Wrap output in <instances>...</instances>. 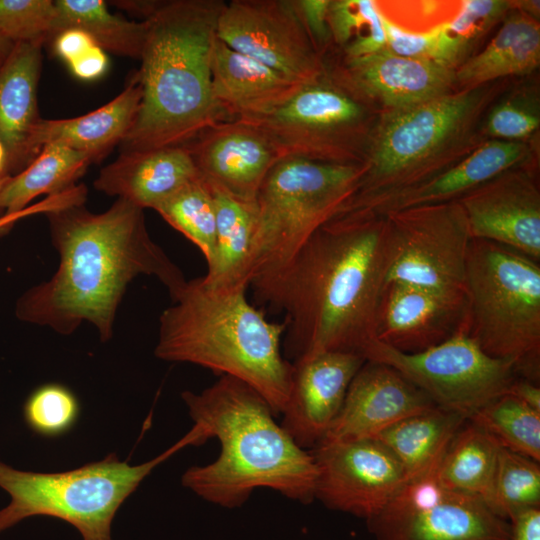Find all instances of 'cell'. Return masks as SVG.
I'll use <instances>...</instances> for the list:
<instances>
[{"instance_id":"cell-29","label":"cell","mask_w":540,"mask_h":540,"mask_svg":"<svg viewBox=\"0 0 540 540\" xmlns=\"http://www.w3.org/2000/svg\"><path fill=\"white\" fill-rule=\"evenodd\" d=\"M210 188L216 211L215 251L206 275L201 278L212 287L249 288L247 273L255 230V204Z\"/></svg>"},{"instance_id":"cell-50","label":"cell","mask_w":540,"mask_h":540,"mask_svg":"<svg viewBox=\"0 0 540 540\" xmlns=\"http://www.w3.org/2000/svg\"><path fill=\"white\" fill-rule=\"evenodd\" d=\"M4 165H5V150L0 142V177L6 176L4 174Z\"/></svg>"},{"instance_id":"cell-21","label":"cell","mask_w":540,"mask_h":540,"mask_svg":"<svg viewBox=\"0 0 540 540\" xmlns=\"http://www.w3.org/2000/svg\"><path fill=\"white\" fill-rule=\"evenodd\" d=\"M435 406L397 370L366 360L352 379L342 408L321 441L375 438L394 423Z\"/></svg>"},{"instance_id":"cell-14","label":"cell","mask_w":540,"mask_h":540,"mask_svg":"<svg viewBox=\"0 0 540 540\" xmlns=\"http://www.w3.org/2000/svg\"><path fill=\"white\" fill-rule=\"evenodd\" d=\"M217 37L285 77L306 83L325 71L294 0H232L225 3Z\"/></svg>"},{"instance_id":"cell-34","label":"cell","mask_w":540,"mask_h":540,"mask_svg":"<svg viewBox=\"0 0 540 540\" xmlns=\"http://www.w3.org/2000/svg\"><path fill=\"white\" fill-rule=\"evenodd\" d=\"M467 420L489 434L499 446L540 462V412L503 394Z\"/></svg>"},{"instance_id":"cell-39","label":"cell","mask_w":540,"mask_h":540,"mask_svg":"<svg viewBox=\"0 0 540 540\" xmlns=\"http://www.w3.org/2000/svg\"><path fill=\"white\" fill-rule=\"evenodd\" d=\"M59 33V14L51 0H0V35L10 42H43Z\"/></svg>"},{"instance_id":"cell-40","label":"cell","mask_w":540,"mask_h":540,"mask_svg":"<svg viewBox=\"0 0 540 540\" xmlns=\"http://www.w3.org/2000/svg\"><path fill=\"white\" fill-rule=\"evenodd\" d=\"M540 126L538 100L516 94L499 102L487 114L481 133L491 139L525 141Z\"/></svg>"},{"instance_id":"cell-22","label":"cell","mask_w":540,"mask_h":540,"mask_svg":"<svg viewBox=\"0 0 540 540\" xmlns=\"http://www.w3.org/2000/svg\"><path fill=\"white\" fill-rule=\"evenodd\" d=\"M526 141H483L446 170L407 187L353 197L343 211L364 210L379 215L411 207L458 200L496 175L521 166L530 155Z\"/></svg>"},{"instance_id":"cell-20","label":"cell","mask_w":540,"mask_h":540,"mask_svg":"<svg viewBox=\"0 0 540 540\" xmlns=\"http://www.w3.org/2000/svg\"><path fill=\"white\" fill-rule=\"evenodd\" d=\"M326 69L357 94L385 110L410 107L457 89L455 69L428 59L398 56L386 48Z\"/></svg>"},{"instance_id":"cell-5","label":"cell","mask_w":540,"mask_h":540,"mask_svg":"<svg viewBox=\"0 0 540 540\" xmlns=\"http://www.w3.org/2000/svg\"><path fill=\"white\" fill-rule=\"evenodd\" d=\"M247 289L212 287L201 277L186 280L160 315L155 355L243 381L277 417L289 399L293 375V364L281 350L285 326L251 304Z\"/></svg>"},{"instance_id":"cell-9","label":"cell","mask_w":540,"mask_h":540,"mask_svg":"<svg viewBox=\"0 0 540 540\" xmlns=\"http://www.w3.org/2000/svg\"><path fill=\"white\" fill-rule=\"evenodd\" d=\"M192 445L187 434L150 461L129 465L116 454L79 468L41 473L0 461V487L11 500L0 510V532L32 516H51L72 524L83 540H112L111 523L121 504L160 463Z\"/></svg>"},{"instance_id":"cell-3","label":"cell","mask_w":540,"mask_h":540,"mask_svg":"<svg viewBox=\"0 0 540 540\" xmlns=\"http://www.w3.org/2000/svg\"><path fill=\"white\" fill-rule=\"evenodd\" d=\"M181 396L203 441L215 437L221 449L212 463L185 471L184 487L225 508L241 506L258 488L303 504L315 499L313 455L277 424L255 389L223 375L200 393L184 391Z\"/></svg>"},{"instance_id":"cell-49","label":"cell","mask_w":540,"mask_h":540,"mask_svg":"<svg viewBox=\"0 0 540 540\" xmlns=\"http://www.w3.org/2000/svg\"><path fill=\"white\" fill-rule=\"evenodd\" d=\"M13 43L0 35V56L6 57L13 47Z\"/></svg>"},{"instance_id":"cell-42","label":"cell","mask_w":540,"mask_h":540,"mask_svg":"<svg viewBox=\"0 0 540 540\" xmlns=\"http://www.w3.org/2000/svg\"><path fill=\"white\" fill-rule=\"evenodd\" d=\"M294 4L316 50L325 59L332 47L328 24L330 0H294Z\"/></svg>"},{"instance_id":"cell-1","label":"cell","mask_w":540,"mask_h":540,"mask_svg":"<svg viewBox=\"0 0 540 540\" xmlns=\"http://www.w3.org/2000/svg\"><path fill=\"white\" fill-rule=\"evenodd\" d=\"M395 253L385 215L347 210L320 226L284 265L254 278L249 288L258 305L284 315L285 358L363 355L376 340Z\"/></svg>"},{"instance_id":"cell-7","label":"cell","mask_w":540,"mask_h":540,"mask_svg":"<svg viewBox=\"0 0 540 540\" xmlns=\"http://www.w3.org/2000/svg\"><path fill=\"white\" fill-rule=\"evenodd\" d=\"M467 334L489 356L536 382L540 356L539 262L472 238L466 260Z\"/></svg>"},{"instance_id":"cell-51","label":"cell","mask_w":540,"mask_h":540,"mask_svg":"<svg viewBox=\"0 0 540 540\" xmlns=\"http://www.w3.org/2000/svg\"><path fill=\"white\" fill-rule=\"evenodd\" d=\"M4 59H5V57L0 56V65L2 64V62H3Z\"/></svg>"},{"instance_id":"cell-36","label":"cell","mask_w":540,"mask_h":540,"mask_svg":"<svg viewBox=\"0 0 540 540\" xmlns=\"http://www.w3.org/2000/svg\"><path fill=\"white\" fill-rule=\"evenodd\" d=\"M155 211L199 248L207 266L211 264L215 251L216 211L208 184L201 178L187 184Z\"/></svg>"},{"instance_id":"cell-23","label":"cell","mask_w":540,"mask_h":540,"mask_svg":"<svg viewBox=\"0 0 540 540\" xmlns=\"http://www.w3.org/2000/svg\"><path fill=\"white\" fill-rule=\"evenodd\" d=\"M199 173L185 145L147 151L121 152L103 167L94 187L117 199L141 208L155 210L187 184L199 179Z\"/></svg>"},{"instance_id":"cell-48","label":"cell","mask_w":540,"mask_h":540,"mask_svg":"<svg viewBox=\"0 0 540 540\" xmlns=\"http://www.w3.org/2000/svg\"><path fill=\"white\" fill-rule=\"evenodd\" d=\"M512 9L518 10L529 17L539 20L540 2L535 0L511 1Z\"/></svg>"},{"instance_id":"cell-6","label":"cell","mask_w":540,"mask_h":540,"mask_svg":"<svg viewBox=\"0 0 540 540\" xmlns=\"http://www.w3.org/2000/svg\"><path fill=\"white\" fill-rule=\"evenodd\" d=\"M498 92L489 83L380 113L354 197L420 183L470 154L483 142L480 121Z\"/></svg>"},{"instance_id":"cell-32","label":"cell","mask_w":540,"mask_h":540,"mask_svg":"<svg viewBox=\"0 0 540 540\" xmlns=\"http://www.w3.org/2000/svg\"><path fill=\"white\" fill-rule=\"evenodd\" d=\"M59 32L67 28L85 31L104 51L140 59L148 22L130 21L111 13L102 0H56Z\"/></svg>"},{"instance_id":"cell-47","label":"cell","mask_w":540,"mask_h":540,"mask_svg":"<svg viewBox=\"0 0 540 540\" xmlns=\"http://www.w3.org/2000/svg\"><path fill=\"white\" fill-rule=\"evenodd\" d=\"M509 394L540 412V388L536 382L518 376L510 385Z\"/></svg>"},{"instance_id":"cell-8","label":"cell","mask_w":540,"mask_h":540,"mask_svg":"<svg viewBox=\"0 0 540 540\" xmlns=\"http://www.w3.org/2000/svg\"><path fill=\"white\" fill-rule=\"evenodd\" d=\"M364 163L337 164L298 157L279 159L255 199V230L248 283L284 265L357 193Z\"/></svg>"},{"instance_id":"cell-10","label":"cell","mask_w":540,"mask_h":540,"mask_svg":"<svg viewBox=\"0 0 540 540\" xmlns=\"http://www.w3.org/2000/svg\"><path fill=\"white\" fill-rule=\"evenodd\" d=\"M379 115L374 103L325 68L272 112L246 122L268 137L280 158L358 164Z\"/></svg>"},{"instance_id":"cell-16","label":"cell","mask_w":540,"mask_h":540,"mask_svg":"<svg viewBox=\"0 0 540 540\" xmlns=\"http://www.w3.org/2000/svg\"><path fill=\"white\" fill-rule=\"evenodd\" d=\"M456 201L472 238L540 261V191L529 170L522 166L505 170Z\"/></svg>"},{"instance_id":"cell-26","label":"cell","mask_w":540,"mask_h":540,"mask_svg":"<svg viewBox=\"0 0 540 540\" xmlns=\"http://www.w3.org/2000/svg\"><path fill=\"white\" fill-rule=\"evenodd\" d=\"M141 98L142 86L135 71L123 91L98 109L69 119L41 118L29 140L32 158L44 145L57 142L88 154L93 163L102 160L129 132Z\"/></svg>"},{"instance_id":"cell-11","label":"cell","mask_w":540,"mask_h":540,"mask_svg":"<svg viewBox=\"0 0 540 540\" xmlns=\"http://www.w3.org/2000/svg\"><path fill=\"white\" fill-rule=\"evenodd\" d=\"M363 355L391 366L437 407L466 419L506 394L519 376L512 362L489 356L465 331L418 353H403L374 340Z\"/></svg>"},{"instance_id":"cell-30","label":"cell","mask_w":540,"mask_h":540,"mask_svg":"<svg viewBox=\"0 0 540 540\" xmlns=\"http://www.w3.org/2000/svg\"><path fill=\"white\" fill-rule=\"evenodd\" d=\"M91 163L88 154L62 143L44 145L27 167L1 182L0 216L26 209L40 195L48 196L73 187Z\"/></svg>"},{"instance_id":"cell-31","label":"cell","mask_w":540,"mask_h":540,"mask_svg":"<svg viewBox=\"0 0 540 540\" xmlns=\"http://www.w3.org/2000/svg\"><path fill=\"white\" fill-rule=\"evenodd\" d=\"M500 447L484 430L466 420L441 457L438 480L450 490L482 498L491 507Z\"/></svg>"},{"instance_id":"cell-38","label":"cell","mask_w":540,"mask_h":540,"mask_svg":"<svg viewBox=\"0 0 540 540\" xmlns=\"http://www.w3.org/2000/svg\"><path fill=\"white\" fill-rule=\"evenodd\" d=\"M80 414L75 394L66 386L48 383L36 388L27 398L23 415L36 434L54 438L70 431Z\"/></svg>"},{"instance_id":"cell-13","label":"cell","mask_w":540,"mask_h":540,"mask_svg":"<svg viewBox=\"0 0 540 540\" xmlns=\"http://www.w3.org/2000/svg\"><path fill=\"white\" fill-rule=\"evenodd\" d=\"M385 216L396 241L387 282L467 296L466 260L472 237L458 201L411 207Z\"/></svg>"},{"instance_id":"cell-24","label":"cell","mask_w":540,"mask_h":540,"mask_svg":"<svg viewBox=\"0 0 540 540\" xmlns=\"http://www.w3.org/2000/svg\"><path fill=\"white\" fill-rule=\"evenodd\" d=\"M43 44L14 43L0 65V142L5 150L6 176L21 172L33 161L29 140L41 119L37 89Z\"/></svg>"},{"instance_id":"cell-46","label":"cell","mask_w":540,"mask_h":540,"mask_svg":"<svg viewBox=\"0 0 540 540\" xmlns=\"http://www.w3.org/2000/svg\"><path fill=\"white\" fill-rule=\"evenodd\" d=\"M510 540H540V507L514 514L510 519Z\"/></svg>"},{"instance_id":"cell-17","label":"cell","mask_w":540,"mask_h":540,"mask_svg":"<svg viewBox=\"0 0 540 540\" xmlns=\"http://www.w3.org/2000/svg\"><path fill=\"white\" fill-rule=\"evenodd\" d=\"M210 187L254 203L268 172L281 159L268 137L242 120L219 122L185 145Z\"/></svg>"},{"instance_id":"cell-25","label":"cell","mask_w":540,"mask_h":540,"mask_svg":"<svg viewBox=\"0 0 540 540\" xmlns=\"http://www.w3.org/2000/svg\"><path fill=\"white\" fill-rule=\"evenodd\" d=\"M216 39L212 92L227 120L251 121L272 112L302 85Z\"/></svg>"},{"instance_id":"cell-18","label":"cell","mask_w":540,"mask_h":540,"mask_svg":"<svg viewBox=\"0 0 540 540\" xmlns=\"http://www.w3.org/2000/svg\"><path fill=\"white\" fill-rule=\"evenodd\" d=\"M365 361L359 353L329 351L292 363L291 390L280 425L299 447L313 448L324 438Z\"/></svg>"},{"instance_id":"cell-28","label":"cell","mask_w":540,"mask_h":540,"mask_svg":"<svg viewBox=\"0 0 540 540\" xmlns=\"http://www.w3.org/2000/svg\"><path fill=\"white\" fill-rule=\"evenodd\" d=\"M466 420L435 406L394 423L375 438L398 460L409 481L439 464L449 441Z\"/></svg>"},{"instance_id":"cell-37","label":"cell","mask_w":540,"mask_h":540,"mask_svg":"<svg viewBox=\"0 0 540 540\" xmlns=\"http://www.w3.org/2000/svg\"><path fill=\"white\" fill-rule=\"evenodd\" d=\"M536 507H540L539 462L500 447L491 508L509 520Z\"/></svg>"},{"instance_id":"cell-27","label":"cell","mask_w":540,"mask_h":540,"mask_svg":"<svg viewBox=\"0 0 540 540\" xmlns=\"http://www.w3.org/2000/svg\"><path fill=\"white\" fill-rule=\"evenodd\" d=\"M539 64V21L514 9L488 44L455 70L456 87L473 89L500 78L527 75Z\"/></svg>"},{"instance_id":"cell-2","label":"cell","mask_w":540,"mask_h":540,"mask_svg":"<svg viewBox=\"0 0 540 540\" xmlns=\"http://www.w3.org/2000/svg\"><path fill=\"white\" fill-rule=\"evenodd\" d=\"M45 215L59 265L49 280L18 299L15 313L21 321L62 335L88 322L106 342L134 278L154 276L170 295L186 282L181 270L151 239L143 209L126 200L116 199L101 213L77 204Z\"/></svg>"},{"instance_id":"cell-15","label":"cell","mask_w":540,"mask_h":540,"mask_svg":"<svg viewBox=\"0 0 540 540\" xmlns=\"http://www.w3.org/2000/svg\"><path fill=\"white\" fill-rule=\"evenodd\" d=\"M315 499L366 521L375 517L406 482L394 455L378 439L320 441Z\"/></svg>"},{"instance_id":"cell-45","label":"cell","mask_w":540,"mask_h":540,"mask_svg":"<svg viewBox=\"0 0 540 540\" xmlns=\"http://www.w3.org/2000/svg\"><path fill=\"white\" fill-rule=\"evenodd\" d=\"M106 52L98 45L79 58L68 63L72 73L81 80L91 81L100 78L108 69Z\"/></svg>"},{"instance_id":"cell-19","label":"cell","mask_w":540,"mask_h":540,"mask_svg":"<svg viewBox=\"0 0 540 540\" xmlns=\"http://www.w3.org/2000/svg\"><path fill=\"white\" fill-rule=\"evenodd\" d=\"M467 296L387 282L382 294L376 340L403 353H418L455 334L467 333Z\"/></svg>"},{"instance_id":"cell-12","label":"cell","mask_w":540,"mask_h":540,"mask_svg":"<svg viewBox=\"0 0 540 540\" xmlns=\"http://www.w3.org/2000/svg\"><path fill=\"white\" fill-rule=\"evenodd\" d=\"M438 465L406 481L381 512L367 520L374 540H510L509 520L482 498L444 487Z\"/></svg>"},{"instance_id":"cell-44","label":"cell","mask_w":540,"mask_h":540,"mask_svg":"<svg viewBox=\"0 0 540 540\" xmlns=\"http://www.w3.org/2000/svg\"><path fill=\"white\" fill-rule=\"evenodd\" d=\"M52 41L54 52L67 64L97 45L89 34L77 28L62 30Z\"/></svg>"},{"instance_id":"cell-35","label":"cell","mask_w":540,"mask_h":540,"mask_svg":"<svg viewBox=\"0 0 540 540\" xmlns=\"http://www.w3.org/2000/svg\"><path fill=\"white\" fill-rule=\"evenodd\" d=\"M328 24L332 46L341 59L376 53L386 46L382 13L374 0H330Z\"/></svg>"},{"instance_id":"cell-43","label":"cell","mask_w":540,"mask_h":540,"mask_svg":"<svg viewBox=\"0 0 540 540\" xmlns=\"http://www.w3.org/2000/svg\"><path fill=\"white\" fill-rule=\"evenodd\" d=\"M83 200H84L83 190L78 186L71 187L60 193L48 195L41 201L32 205H29L26 209L22 211L1 215L0 216V234H2L5 230L12 227L14 223H16L22 218H25L34 214H40V213L46 214L51 211H55V210L62 209L68 206H72L74 204L75 205L79 204Z\"/></svg>"},{"instance_id":"cell-4","label":"cell","mask_w":540,"mask_h":540,"mask_svg":"<svg viewBox=\"0 0 540 540\" xmlns=\"http://www.w3.org/2000/svg\"><path fill=\"white\" fill-rule=\"evenodd\" d=\"M221 0L156 1L138 70L142 98L121 152L186 145L228 121L212 92Z\"/></svg>"},{"instance_id":"cell-33","label":"cell","mask_w":540,"mask_h":540,"mask_svg":"<svg viewBox=\"0 0 540 540\" xmlns=\"http://www.w3.org/2000/svg\"><path fill=\"white\" fill-rule=\"evenodd\" d=\"M512 9L511 1L465 0L457 14L436 27L435 61L457 69L489 30Z\"/></svg>"},{"instance_id":"cell-41","label":"cell","mask_w":540,"mask_h":540,"mask_svg":"<svg viewBox=\"0 0 540 540\" xmlns=\"http://www.w3.org/2000/svg\"><path fill=\"white\" fill-rule=\"evenodd\" d=\"M382 21L386 39L385 48L388 51L407 58L435 59L437 46L435 26L426 31L415 32L396 24L383 13Z\"/></svg>"}]
</instances>
